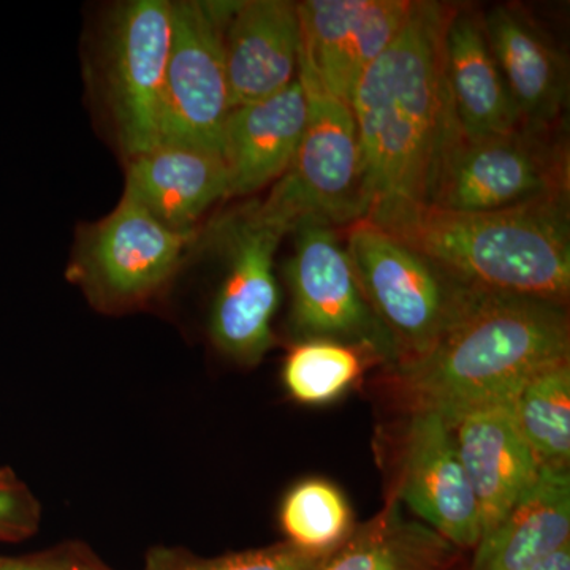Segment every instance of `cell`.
<instances>
[{
    "label": "cell",
    "mask_w": 570,
    "mask_h": 570,
    "mask_svg": "<svg viewBox=\"0 0 570 570\" xmlns=\"http://www.w3.org/2000/svg\"><path fill=\"white\" fill-rule=\"evenodd\" d=\"M397 498L455 549L479 546L478 499L452 428L438 412H412L401 445Z\"/></svg>",
    "instance_id": "cell-13"
},
{
    "label": "cell",
    "mask_w": 570,
    "mask_h": 570,
    "mask_svg": "<svg viewBox=\"0 0 570 570\" xmlns=\"http://www.w3.org/2000/svg\"><path fill=\"white\" fill-rule=\"evenodd\" d=\"M41 508L11 469H0V542H20L39 530Z\"/></svg>",
    "instance_id": "cell-26"
},
{
    "label": "cell",
    "mask_w": 570,
    "mask_h": 570,
    "mask_svg": "<svg viewBox=\"0 0 570 570\" xmlns=\"http://www.w3.org/2000/svg\"><path fill=\"white\" fill-rule=\"evenodd\" d=\"M445 75L461 132L485 138L521 127L520 116L487 39L483 14L455 7L445 32Z\"/></svg>",
    "instance_id": "cell-19"
},
{
    "label": "cell",
    "mask_w": 570,
    "mask_h": 570,
    "mask_svg": "<svg viewBox=\"0 0 570 570\" xmlns=\"http://www.w3.org/2000/svg\"><path fill=\"white\" fill-rule=\"evenodd\" d=\"M530 570H570V542Z\"/></svg>",
    "instance_id": "cell-28"
},
{
    "label": "cell",
    "mask_w": 570,
    "mask_h": 570,
    "mask_svg": "<svg viewBox=\"0 0 570 570\" xmlns=\"http://www.w3.org/2000/svg\"><path fill=\"white\" fill-rule=\"evenodd\" d=\"M554 130L521 126L485 138L461 135L431 205L455 212H504L569 200V154Z\"/></svg>",
    "instance_id": "cell-6"
},
{
    "label": "cell",
    "mask_w": 570,
    "mask_h": 570,
    "mask_svg": "<svg viewBox=\"0 0 570 570\" xmlns=\"http://www.w3.org/2000/svg\"><path fill=\"white\" fill-rule=\"evenodd\" d=\"M569 542V469H542L532 489L480 540L472 570H530Z\"/></svg>",
    "instance_id": "cell-20"
},
{
    "label": "cell",
    "mask_w": 570,
    "mask_h": 570,
    "mask_svg": "<svg viewBox=\"0 0 570 570\" xmlns=\"http://www.w3.org/2000/svg\"><path fill=\"white\" fill-rule=\"evenodd\" d=\"M483 24L521 126L557 129L569 96L564 56L519 7H494L483 14Z\"/></svg>",
    "instance_id": "cell-16"
},
{
    "label": "cell",
    "mask_w": 570,
    "mask_h": 570,
    "mask_svg": "<svg viewBox=\"0 0 570 570\" xmlns=\"http://www.w3.org/2000/svg\"><path fill=\"white\" fill-rule=\"evenodd\" d=\"M285 542L313 553L336 550L355 530L346 494L325 479H306L285 494L279 512Z\"/></svg>",
    "instance_id": "cell-23"
},
{
    "label": "cell",
    "mask_w": 570,
    "mask_h": 570,
    "mask_svg": "<svg viewBox=\"0 0 570 570\" xmlns=\"http://www.w3.org/2000/svg\"><path fill=\"white\" fill-rule=\"evenodd\" d=\"M77 546L26 554V557H0V570H71Z\"/></svg>",
    "instance_id": "cell-27"
},
{
    "label": "cell",
    "mask_w": 570,
    "mask_h": 570,
    "mask_svg": "<svg viewBox=\"0 0 570 570\" xmlns=\"http://www.w3.org/2000/svg\"><path fill=\"white\" fill-rule=\"evenodd\" d=\"M285 277L291 291V328L298 341L346 344L395 366V343L366 302L347 249L335 228L303 223Z\"/></svg>",
    "instance_id": "cell-9"
},
{
    "label": "cell",
    "mask_w": 570,
    "mask_h": 570,
    "mask_svg": "<svg viewBox=\"0 0 570 570\" xmlns=\"http://www.w3.org/2000/svg\"><path fill=\"white\" fill-rule=\"evenodd\" d=\"M456 549L396 504L352 531L317 570H450Z\"/></svg>",
    "instance_id": "cell-21"
},
{
    "label": "cell",
    "mask_w": 570,
    "mask_h": 570,
    "mask_svg": "<svg viewBox=\"0 0 570 570\" xmlns=\"http://www.w3.org/2000/svg\"><path fill=\"white\" fill-rule=\"evenodd\" d=\"M333 551L313 553L281 542L265 549L204 558L184 549L154 547L146 554L142 570H317Z\"/></svg>",
    "instance_id": "cell-25"
},
{
    "label": "cell",
    "mask_w": 570,
    "mask_h": 570,
    "mask_svg": "<svg viewBox=\"0 0 570 570\" xmlns=\"http://www.w3.org/2000/svg\"><path fill=\"white\" fill-rule=\"evenodd\" d=\"M409 0H306L298 3L299 81L341 102L403 28Z\"/></svg>",
    "instance_id": "cell-12"
},
{
    "label": "cell",
    "mask_w": 570,
    "mask_h": 570,
    "mask_svg": "<svg viewBox=\"0 0 570 570\" xmlns=\"http://www.w3.org/2000/svg\"><path fill=\"white\" fill-rule=\"evenodd\" d=\"M309 118L302 81L234 108L224 134V160L232 195H249L279 181L294 163Z\"/></svg>",
    "instance_id": "cell-17"
},
{
    "label": "cell",
    "mask_w": 570,
    "mask_h": 570,
    "mask_svg": "<svg viewBox=\"0 0 570 570\" xmlns=\"http://www.w3.org/2000/svg\"><path fill=\"white\" fill-rule=\"evenodd\" d=\"M71 570H112L108 568L107 564H104L96 554L91 553L85 547L77 546L75 549V558L73 566H71Z\"/></svg>",
    "instance_id": "cell-29"
},
{
    "label": "cell",
    "mask_w": 570,
    "mask_h": 570,
    "mask_svg": "<svg viewBox=\"0 0 570 570\" xmlns=\"http://www.w3.org/2000/svg\"><path fill=\"white\" fill-rule=\"evenodd\" d=\"M287 234L258 204L225 220L228 266L213 303L209 333L216 347L242 365H257L275 343V254Z\"/></svg>",
    "instance_id": "cell-11"
},
{
    "label": "cell",
    "mask_w": 570,
    "mask_h": 570,
    "mask_svg": "<svg viewBox=\"0 0 570 570\" xmlns=\"http://www.w3.org/2000/svg\"><path fill=\"white\" fill-rule=\"evenodd\" d=\"M365 219L469 287L562 306L569 299V200L504 212L385 200Z\"/></svg>",
    "instance_id": "cell-3"
},
{
    "label": "cell",
    "mask_w": 570,
    "mask_h": 570,
    "mask_svg": "<svg viewBox=\"0 0 570 570\" xmlns=\"http://www.w3.org/2000/svg\"><path fill=\"white\" fill-rule=\"evenodd\" d=\"M235 2H171V43L159 145L187 146L224 159L234 111L224 33Z\"/></svg>",
    "instance_id": "cell-8"
},
{
    "label": "cell",
    "mask_w": 570,
    "mask_h": 570,
    "mask_svg": "<svg viewBox=\"0 0 570 570\" xmlns=\"http://www.w3.org/2000/svg\"><path fill=\"white\" fill-rule=\"evenodd\" d=\"M170 43L171 2L165 0L122 3L105 29V99L129 159L159 146Z\"/></svg>",
    "instance_id": "cell-10"
},
{
    "label": "cell",
    "mask_w": 570,
    "mask_h": 570,
    "mask_svg": "<svg viewBox=\"0 0 570 570\" xmlns=\"http://www.w3.org/2000/svg\"><path fill=\"white\" fill-rule=\"evenodd\" d=\"M363 354L335 341H298L284 360V387L295 401L307 406L333 403L362 376Z\"/></svg>",
    "instance_id": "cell-24"
},
{
    "label": "cell",
    "mask_w": 570,
    "mask_h": 570,
    "mask_svg": "<svg viewBox=\"0 0 570 570\" xmlns=\"http://www.w3.org/2000/svg\"><path fill=\"white\" fill-rule=\"evenodd\" d=\"M564 306L528 296L472 288L436 346L392 367V387L411 412H461L510 403L539 371L568 362Z\"/></svg>",
    "instance_id": "cell-2"
},
{
    "label": "cell",
    "mask_w": 570,
    "mask_h": 570,
    "mask_svg": "<svg viewBox=\"0 0 570 570\" xmlns=\"http://www.w3.org/2000/svg\"><path fill=\"white\" fill-rule=\"evenodd\" d=\"M346 249L366 302L395 343V366L436 346L474 288L367 219L348 225Z\"/></svg>",
    "instance_id": "cell-4"
},
{
    "label": "cell",
    "mask_w": 570,
    "mask_h": 570,
    "mask_svg": "<svg viewBox=\"0 0 570 570\" xmlns=\"http://www.w3.org/2000/svg\"><path fill=\"white\" fill-rule=\"evenodd\" d=\"M225 66L234 108L261 102L298 80V3L235 2L224 33Z\"/></svg>",
    "instance_id": "cell-15"
},
{
    "label": "cell",
    "mask_w": 570,
    "mask_h": 570,
    "mask_svg": "<svg viewBox=\"0 0 570 570\" xmlns=\"http://www.w3.org/2000/svg\"><path fill=\"white\" fill-rule=\"evenodd\" d=\"M453 10L450 3L412 2L403 28L352 92L370 208L385 200L431 205L445 159L463 135L445 75Z\"/></svg>",
    "instance_id": "cell-1"
},
{
    "label": "cell",
    "mask_w": 570,
    "mask_h": 570,
    "mask_svg": "<svg viewBox=\"0 0 570 570\" xmlns=\"http://www.w3.org/2000/svg\"><path fill=\"white\" fill-rule=\"evenodd\" d=\"M521 436L542 469H569L570 365L546 367L510 400Z\"/></svg>",
    "instance_id": "cell-22"
},
{
    "label": "cell",
    "mask_w": 570,
    "mask_h": 570,
    "mask_svg": "<svg viewBox=\"0 0 570 570\" xmlns=\"http://www.w3.org/2000/svg\"><path fill=\"white\" fill-rule=\"evenodd\" d=\"M461 463L478 499L482 540L538 482V460L510 403L472 407L450 420Z\"/></svg>",
    "instance_id": "cell-14"
},
{
    "label": "cell",
    "mask_w": 570,
    "mask_h": 570,
    "mask_svg": "<svg viewBox=\"0 0 570 570\" xmlns=\"http://www.w3.org/2000/svg\"><path fill=\"white\" fill-rule=\"evenodd\" d=\"M197 235L167 227L124 193L105 219L81 232L67 276L99 309H130L176 275Z\"/></svg>",
    "instance_id": "cell-7"
},
{
    "label": "cell",
    "mask_w": 570,
    "mask_h": 570,
    "mask_svg": "<svg viewBox=\"0 0 570 570\" xmlns=\"http://www.w3.org/2000/svg\"><path fill=\"white\" fill-rule=\"evenodd\" d=\"M302 85L309 100L305 134L291 168L261 206L291 234L303 223L348 227L370 209L354 115L347 104Z\"/></svg>",
    "instance_id": "cell-5"
},
{
    "label": "cell",
    "mask_w": 570,
    "mask_h": 570,
    "mask_svg": "<svg viewBox=\"0 0 570 570\" xmlns=\"http://www.w3.org/2000/svg\"><path fill=\"white\" fill-rule=\"evenodd\" d=\"M126 194L160 223L178 232H197L198 220L214 204L230 197L227 165L220 156L159 145L130 157Z\"/></svg>",
    "instance_id": "cell-18"
}]
</instances>
